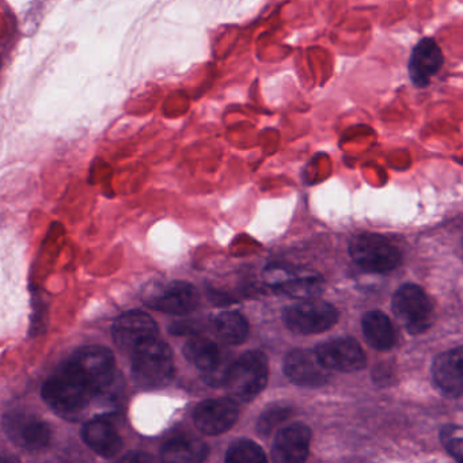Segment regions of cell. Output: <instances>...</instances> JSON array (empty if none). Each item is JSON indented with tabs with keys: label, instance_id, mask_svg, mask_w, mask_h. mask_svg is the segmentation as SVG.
I'll return each mask as SVG.
<instances>
[{
	"label": "cell",
	"instance_id": "obj_1",
	"mask_svg": "<svg viewBox=\"0 0 463 463\" xmlns=\"http://www.w3.org/2000/svg\"><path fill=\"white\" fill-rule=\"evenodd\" d=\"M132 356V375L139 386L158 389L166 386L175 376L172 349L158 337L140 343Z\"/></svg>",
	"mask_w": 463,
	"mask_h": 463
},
{
	"label": "cell",
	"instance_id": "obj_2",
	"mask_svg": "<svg viewBox=\"0 0 463 463\" xmlns=\"http://www.w3.org/2000/svg\"><path fill=\"white\" fill-rule=\"evenodd\" d=\"M268 360L260 351L246 352L230 364L223 386L235 402H249L264 390Z\"/></svg>",
	"mask_w": 463,
	"mask_h": 463
},
{
	"label": "cell",
	"instance_id": "obj_3",
	"mask_svg": "<svg viewBox=\"0 0 463 463\" xmlns=\"http://www.w3.org/2000/svg\"><path fill=\"white\" fill-rule=\"evenodd\" d=\"M42 394L45 402L53 411L69 416L82 411L90 402L94 392L89 384L66 364L61 373L51 376L45 382Z\"/></svg>",
	"mask_w": 463,
	"mask_h": 463
},
{
	"label": "cell",
	"instance_id": "obj_4",
	"mask_svg": "<svg viewBox=\"0 0 463 463\" xmlns=\"http://www.w3.org/2000/svg\"><path fill=\"white\" fill-rule=\"evenodd\" d=\"M392 313L411 335H420L432 326L435 311L430 297L416 284H403L392 297Z\"/></svg>",
	"mask_w": 463,
	"mask_h": 463
},
{
	"label": "cell",
	"instance_id": "obj_5",
	"mask_svg": "<svg viewBox=\"0 0 463 463\" xmlns=\"http://www.w3.org/2000/svg\"><path fill=\"white\" fill-rule=\"evenodd\" d=\"M349 256L362 269L387 273L401 264V253L387 238L379 234H360L349 243Z\"/></svg>",
	"mask_w": 463,
	"mask_h": 463
},
{
	"label": "cell",
	"instance_id": "obj_6",
	"mask_svg": "<svg viewBox=\"0 0 463 463\" xmlns=\"http://www.w3.org/2000/svg\"><path fill=\"white\" fill-rule=\"evenodd\" d=\"M67 365L89 384L94 395L109 387L115 378V356L105 346H83L72 354Z\"/></svg>",
	"mask_w": 463,
	"mask_h": 463
},
{
	"label": "cell",
	"instance_id": "obj_7",
	"mask_svg": "<svg viewBox=\"0 0 463 463\" xmlns=\"http://www.w3.org/2000/svg\"><path fill=\"white\" fill-rule=\"evenodd\" d=\"M338 313L335 306L324 300L303 299L283 310V321L298 335H318L335 326Z\"/></svg>",
	"mask_w": 463,
	"mask_h": 463
},
{
	"label": "cell",
	"instance_id": "obj_8",
	"mask_svg": "<svg viewBox=\"0 0 463 463\" xmlns=\"http://www.w3.org/2000/svg\"><path fill=\"white\" fill-rule=\"evenodd\" d=\"M186 360L202 371L204 381L213 387L223 386L232 360L210 338L194 337L184 346Z\"/></svg>",
	"mask_w": 463,
	"mask_h": 463
},
{
	"label": "cell",
	"instance_id": "obj_9",
	"mask_svg": "<svg viewBox=\"0 0 463 463\" xmlns=\"http://www.w3.org/2000/svg\"><path fill=\"white\" fill-rule=\"evenodd\" d=\"M270 287L297 299H313L324 291V279L314 273L297 272L283 265H269L264 272Z\"/></svg>",
	"mask_w": 463,
	"mask_h": 463
},
{
	"label": "cell",
	"instance_id": "obj_10",
	"mask_svg": "<svg viewBox=\"0 0 463 463\" xmlns=\"http://www.w3.org/2000/svg\"><path fill=\"white\" fill-rule=\"evenodd\" d=\"M158 326L150 314L145 311H127L116 319L112 327L113 340L124 354L131 352L143 341L156 337Z\"/></svg>",
	"mask_w": 463,
	"mask_h": 463
},
{
	"label": "cell",
	"instance_id": "obj_11",
	"mask_svg": "<svg viewBox=\"0 0 463 463\" xmlns=\"http://www.w3.org/2000/svg\"><path fill=\"white\" fill-rule=\"evenodd\" d=\"M316 354L327 370L354 373L365 365L364 352L354 338L340 337L325 341L317 346Z\"/></svg>",
	"mask_w": 463,
	"mask_h": 463
},
{
	"label": "cell",
	"instance_id": "obj_12",
	"mask_svg": "<svg viewBox=\"0 0 463 463\" xmlns=\"http://www.w3.org/2000/svg\"><path fill=\"white\" fill-rule=\"evenodd\" d=\"M7 436L23 449L36 451L50 444L51 430L47 422L29 413H12L5 419Z\"/></svg>",
	"mask_w": 463,
	"mask_h": 463
},
{
	"label": "cell",
	"instance_id": "obj_13",
	"mask_svg": "<svg viewBox=\"0 0 463 463\" xmlns=\"http://www.w3.org/2000/svg\"><path fill=\"white\" fill-rule=\"evenodd\" d=\"M284 373L292 383L303 387H319L329 379V370L310 349H295L284 360Z\"/></svg>",
	"mask_w": 463,
	"mask_h": 463
},
{
	"label": "cell",
	"instance_id": "obj_14",
	"mask_svg": "<svg viewBox=\"0 0 463 463\" xmlns=\"http://www.w3.org/2000/svg\"><path fill=\"white\" fill-rule=\"evenodd\" d=\"M237 420V402L232 398L204 401L194 411V425L205 435H221L229 430Z\"/></svg>",
	"mask_w": 463,
	"mask_h": 463
},
{
	"label": "cell",
	"instance_id": "obj_15",
	"mask_svg": "<svg viewBox=\"0 0 463 463\" xmlns=\"http://www.w3.org/2000/svg\"><path fill=\"white\" fill-rule=\"evenodd\" d=\"M444 56L438 43L430 37H425L417 43L411 51L408 61V74L411 83L417 88L424 89L430 86L433 77L443 69Z\"/></svg>",
	"mask_w": 463,
	"mask_h": 463
},
{
	"label": "cell",
	"instance_id": "obj_16",
	"mask_svg": "<svg viewBox=\"0 0 463 463\" xmlns=\"http://www.w3.org/2000/svg\"><path fill=\"white\" fill-rule=\"evenodd\" d=\"M151 308L173 316H185L199 305V292L185 281H172L147 300Z\"/></svg>",
	"mask_w": 463,
	"mask_h": 463
},
{
	"label": "cell",
	"instance_id": "obj_17",
	"mask_svg": "<svg viewBox=\"0 0 463 463\" xmlns=\"http://www.w3.org/2000/svg\"><path fill=\"white\" fill-rule=\"evenodd\" d=\"M311 430L305 424H291L276 435L272 459L278 463H300L310 452Z\"/></svg>",
	"mask_w": 463,
	"mask_h": 463
},
{
	"label": "cell",
	"instance_id": "obj_18",
	"mask_svg": "<svg viewBox=\"0 0 463 463\" xmlns=\"http://www.w3.org/2000/svg\"><path fill=\"white\" fill-rule=\"evenodd\" d=\"M462 346H457L439 354L433 362V379L439 389L449 397L459 398L462 395Z\"/></svg>",
	"mask_w": 463,
	"mask_h": 463
},
{
	"label": "cell",
	"instance_id": "obj_19",
	"mask_svg": "<svg viewBox=\"0 0 463 463\" xmlns=\"http://www.w3.org/2000/svg\"><path fill=\"white\" fill-rule=\"evenodd\" d=\"M82 438L96 454L104 458L116 457L123 449V439L108 420L94 419L86 422Z\"/></svg>",
	"mask_w": 463,
	"mask_h": 463
},
{
	"label": "cell",
	"instance_id": "obj_20",
	"mask_svg": "<svg viewBox=\"0 0 463 463\" xmlns=\"http://www.w3.org/2000/svg\"><path fill=\"white\" fill-rule=\"evenodd\" d=\"M363 333L365 340L378 351H389L395 345L397 335L392 322L382 311L373 310L363 317Z\"/></svg>",
	"mask_w": 463,
	"mask_h": 463
},
{
	"label": "cell",
	"instance_id": "obj_21",
	"mask_svg": "<svg viewBox=\"0 0 463 463\" xmlns=\"http://www.w3.org/2000/svg\"><path fill=\"white\" fill-rule=\"evenodd\" d=\"M208 457V446L204 441L188 436L170 439L161 449L165 462H203Z\"/></svg>",
	"mask_w": 463,
	"mask_h": 463
},
{
	"label": "cell",
	"instance_id": "obj_22",
	"mask_svg": "<svg viewBox=\"0 0 463 463\" xmlns=\"http://www.w3.org/2000/svg\"><path fill=\"white\" fill-rule=\"evenodd\" d=\"M213 329L219 340L230 345H238L248 337L249 324L240 313L226 311L213 318Z\"/></svg>",
	"mask_w": 463,
	"mask_h": 463
},
{
	"label": "cell",
	"instance_id": "obj_23",
	"mask_svg": "<svg viewBox=\"0 0 463 463\" xmlns=\"http://www.w3.org/2000/svg\"><path fill=\"white\" fill-rule=\"evenodd\" d=\"M227 463H264L267 462V455L264 449L251 440L235 441L232 444L226 454Z\"/></svg>",
	"mask_w": 463,
	"mask_h": 463
},
{
	"label": "cell",
	"instance_id": "obj_24",
	"mask_svg": "<svg viewBox=\"0 0 463 463\" xmlns=\"http://www.w3.org/2000/svg\"><path fill=\"white\" fill-rule=\"evenodd\" d=\"M440 440L447 451L457 459V462H462V428L459 425H446L440 430Z\"/></svg>",
	"mask_w": 463,
	"mask_h": 463
},
{
	"label": "cell",
	"instance_id": "obj_25",
	"mask_svg": "<svg viewBox=\"0 0 463 463\" xmlns=\"http://www.w3.org/2000/svg\"><path fill=\"white\" fill-rule=\"evenodd\" d=\"M289 413H291V411L288 408H278L265 411L260 419L259 425H257L260 432L264 433V435L272 432L273 428L279 422L284 421L289 416Z\"/></svg>",
	"mask_w": 463,
	"mask_h": 463
}]
</instances>
